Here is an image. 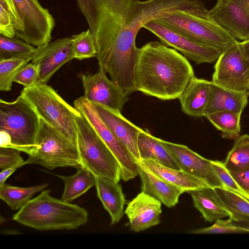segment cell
Listing matches in <instances>:
<instances>
[{"label":"cell","mask_w":249,"mask_h":249,"mask_svg":"<svg viewBox=\"0 0 249 249\" xmlns=\"http://www.w3.org/2000/svg\"><path fill=\"white\" fill-rule=\"evenodd\" d=\"M92 33L99 70L128 95L137 91L136 38L147 22L187 10L191 0H76Z\"/></svg>","instance_id":"obj_1"},{"label":"cell","mask_w":249,"mask_h":249,"mask_svg":"<svg viewBox=\"0 0 249 249\" xmlns=\"http://www.w3.org/2000/svg\"><path fill=\"white\" fill-rule=\"evenodd\" d=\"M195 76L188 59L162 43L151 41L139 49L137 91L162 100L178 98Z\"/></svg>","instance_id":"obj_2"},{"label":"cell","mask_w":249,"mask_h":249,"mask_svg":"<svg viewBox=\"0 0 249 249\" xmlns=\"http://www.w3.org/2000/svg\"><path fill=\"white\" fill-rule=\"evenodd\" d=\"M45 190L31 199L15 213L13 219L40 231L74 230L85 224L88 213L83 208L52 197Z\"/></svg>","instance_id":"obj_3"},{"label":"cell","mask_w":249,"mask_h":249,"mask_svg":"<svg viewBox=\"0 0 249 249\" xmlns=\"http://www.w3.org/2000/svg\"><path fill=\"white\" fill-rule=\"evenodd\" d=\"M39 117L77 147L76 117L80 113L65 102L50 86L36 83L21 92Z\"/></svg>","instance_id":"obj_4"},{"label":"cell","mask_w":249,"mask_h":249,"mask_svg":"<svg viewBox=\"0 0 249 249\" xmlns=\"http://www.w3.org/2000/svg\"><path fill=\"white\" fill-rule=\"evenodd\" d=\"M40 119L21 94L12 102L0 99V132L9 137L10 148L31 154L35 149Z\"/></svg>","instance_id":"obj_5"},{"label":"cell","mask_w":249,"mask_h":249,"mask_svg":"<svg viewBox=\"0 0 249 249\" xmlns=\"http://www.w3.org/2000/svg\"><path fill=\"white\" fill-rule=\"evenodd\" d=\"M175 31L196 41L224 52L238 41L212 20L209 11L178 10L156 19Z\"/></svg>","instance_id":"obj_6"},{"label":"cell","mask_w":249,"mask_h":249,"mask_svg":"<svg viewBox=\"0 0 249 249\" xmlns=\"http://www.w3.org/2000/svg\"><path fill=\"white\" fill-rule=\"evenodd\" d=\"M76 123L77 148L81 166L94 176L119 182L122 178L121 167L109 148L80 113L76 117Z\"/></svg>","instance_id":"obj_7"},{"label":"cell","mask_w":249,"mask_h":249,"mask_svg":"<svg viewBox=\"0 0 249 249\" xmlns=\"http://www.w3.org/2000/svg\"><path fill=\"white\" fill-rule=\"evenodd\" d=\"M25 164L40 165L50 170L81 166L78 148L41 118L35 149Z\"/></svg>","instance_id":"obj_8"},{"label":"cell","mask_w":249,"mask_h":249,"mask_svg":"<svg viewBox=\"0 0 249 249\" xmlns=\"http://www.w3.org/2000/svg\"><path fill=\"white\" fill-rule=\"evenodd\" d=\"M16 15L15 36L36 47L50 42L55 20L37 0H11Z\"/></svg>","instance_id":"obj_9"},{"label":"cell","mask_w":249,"mask_h":249,"mask_svg":"<svg viewBox=\"0 0 249 249\" xmlns=\"http://www.w3.org/2000/svg\"><path fill=\"white\" fill-rule=\"evenodd\" d=\"M73 104L74 108L91 124L117 159L121 167L122 178L127 181L135 178L139 174L137 161L101 120L95 106L84 96L74 100Z\"/></svg>","instance_id":"obj_10"},{"label":"cell","mask_w":249,"mask_h":249,"mask_svg":"<svg viewBox=\"0 0 249 249\" xmlns=\"http://www.w3.org/2000/svg\"><path fill=\"white\" fill-rule=\"evenodd\" d=\"M142 28L153 33L161 43L179 51L187 59L197 65L214 62L223 52L218 48L196 41L178 33L157 20L147 22Z\"/></svg>","instance_id":"obj_11"},{"label":"cell","mask_w":249,"mask_h":249,"mask_svg":"<svg viewBox=\"0 0 249 249\" xmlns=\"http://www.w3.org/2000/svg\"><path fill=\"white\" fill-rule=\"evenodd\" d=\"M213 82L239 91H249V62L238 41L223 52L214 66Z\"/></svg>","instance_id":"obj_12"},{"label":"cell","mask_w":249,"mask_h":249,"mask_svg":"<svg viewBox=\"0 0 249 249\" xmlns=\"http://www.w3.org/2000/svg\"><path fill=\"white\" fill-rule=\"evenodd\" d=\"M157 139L175 160L180 170L204 181L210 187H224L212 166L211 160L202 157L186 145Z\"/></svg>","instance_id":"obj_13"},{"label":"cell","mask_w":249,"mask_h":249,"mask_svg":"<svg viewBox=\"0 0 249 249\" xmlns=\"http://www.w3.org/2000/svg\"><path fill=\"white\" fill-rule=\"evenodd\" d=\"M84 90V97L92 104L121 111L128 101L123 89L109 80L100 70L94 74L79 75Z\"/></svg>","instance_id":"obj_14"},{"label":"cell","mask_w":249,"mask_h":249,"mask_svg":"<svg viewBox=\"0 0 249 249\" xmlns=\"http://www.w3.org/2000/svg\"><path fill=\"white\" fill-rule=\"evenodd\" d=\"M72 37L59 38L37 48L32 63L37 68V83L46 84L65 63L75 58Z\"/></svg>","instance_id":"obj_15"},{"label":"cell","mask_w":249,"mask_h":249,"mask_svg":"<svg viewBox=\"0 0 249 249\" xmlns=\"http://www.w3.org/2000/svg\"><path fill=\"white\" fill-rule=\"evenodd\" d=\"M210 18L237 40L249 39V13L242 0H217Z\"/></svg>","instance_id":"obj_16"},{"label":"cell","mask_w":249,"mask_h":249,"mask_svg":"<svg viewBox=\"0 0 249 249\" xmlns=\"http://www.w3.org/2000/svg\"><path fill=\"white\" fill-rule=\"evenodd\" d=\"M161 212V202L143 192L128 203L124 211L130 230L136 232L159 224Z\"/></svg>","instance_id":"obj_17"},{"label":"cell","mask_w":249,"mask_h":249,"mask_svg":"<svg viewBox=\"0 0 249 249\" xmlns=\"http://www.w3.org/2000/svg\"><path fill=\"white\" fill-rule=\"evenodd\" d=\"M93 105L103 123L128 149L134 159L137 161L139 160L138 139L140 133L143 130L124 117L121 111L99 105Z\"/></svg>","instance_id":"obj_18"},{"label":"cell","mask_w":249,"mask_h":249,"mask_svg":"<svg viewBox=\"0 0 249 249\" xmlns=\"http://www.w3.org/2000/svg\"><path fill=\"white\" fill-rule=\"evenodd\" d=\"M137 163L142 192L155 197L168 208L178 204L179 196L185 191L152 172L140 160Z\"/></svg>","instance_id":"obj_19"},{"label":"cell","mask_w":249,"mask_h":249,"mask_svg":"<svg viewBox=\"0 0 249 249\" xmlns=\"http://www.w3.org/2000/svg\"><path fill=\"white\" fill-rule=\"evenodd\" d=\"M249 91H239L210 83L209 97L205 115L212 112L228 110L242 113L248 102Z\"/></svg>","instance_id":"obj_20"},{"label":"cell","mask_w":249,"mask_h":249,"mask_svg":"<svg viewBox=\"0 0 249 249\" xmlns=\"http://www.w3.org/2000/svg\"><path fill=\"white\" fill-rule=\"evenodd\" d=\"M97 195L109 213L111 225L118 223L124 215L125 196L121 185L110 179L95 176Z\"/></svg>","instance_id":"obj_21"},{"label":"cell","mask_w":249,"mask_h":249,"mask_svg":"<svg viewBox=\"0 0 249 249\" xmlns=\"http://www.w3.org/2000/svg\"><path fill=\"white\" fill-rule=\"evenodd\" d=\"M210 81L194 76L178 99L182 111L194 117L204 116L208 104Z\"/></svg>","instance_id":"obj_22"},{"label":"cell","mask_w":249,"mask_h":249,"mask_svg":"<svg viewBox=\"0 0 249 249\" xmlns=\"http://www.w3.org/2000/svg\"><path fill=\"white\" fill-rule=\"evenodd\" d=\"M194 207L201 213L205 221L212 223L231 214L218 198L212 187L191 191Z\"/></svg>","instance_id":"obj_23"},{"label":"cell","mask_w":249,"mask_h":249,"mask_svg":"<svg viewBox=\"0 0 249 249\" xmlns=\"http://www.w3.org/2000/svg\"><path fill=\"white\" fill-rule=\"evenodd\" d=\"M139 160L152 172L185 192L210 187L204 181L180 170L164 166L151 160Z\"/></svg>","instance_id":"obj_24"},{"label":"cell","mask_w":249,"mask_h":249,"mask_svg":"<svg viewBox=\"0 0 249 249\" xmlns=\"http://www.w3.org/2000/svg\"><path fill=\"white\" fill-rule=\"evenodd\" d=\"M138 149L140 160H151L169 168L180 170L178 164L157 138L148 130H143L139 135Z\"/></svg>","instance_id":"obj_25"},{"label":"cell","mask_w":249,"mask_h":249,"mask_svg":"<svg viewBox=\"0 0 249 249\" xmlns=\"http://www.w3.org/2000/svg\"><path fill=\"white\" fill-rule=\"evenodd\" d=\"M64 183V189L61 199L71 203L74 199L95 186V176L83 166H80L76 173L69 176L56 175Z\"/></svg>","instance_id":"obj_26"},{"label":"cell","mask_w":249,"mask_h":249,"mask_svg":"<svg viewBox=\"0 0 249 249\" xmlns=\"http://www.w3.org/2000/svg\"><path fill=\"white\" fill-rule=\"evenodd\" d=\"M218 198L231 214L232 221L249 223V201L223 187L213 188Z\"/></svg>","instance_id":"obj_27"},{"label":"cell","mask_w":249,"mask_h":249,"mask_svg":"<svg viewBox=\"0 0 249 249\" xmlns=\"http://www.w3.org/2000/svg\"><path fill=\"white\" fill-rule=\"evenodd\" d=\"M48 186V184L37 185L29 187L14 186L4 183L0 186V198L13 211L20 210L36 193Z\"/></svg>","instance_id":"obj_28"},{"label":"cell","mask_w":249,"mask_h":249,"mask_svg":"<svg viewBox=\"0 0 249 249\" xmlns=\"http://www.w3.org/2000/svg\"><path fill=\"white\" fill-rule=\"evenodd\" d=\"M241 113L222 110L206 115L208 120L221 132L222 137L235 140L240 136Z\"/></svg>","instance_id":"obj_29"},{"label":"cell","mask_w":249,"mask_h":249,"mask_svg":"<svg viewBox=\"0 0 249 249\" xmlns=\"http://www.w3.org/2000/svg\"><path fill=\"white\" fill-rule=\"evenodd\" d=\"M37 48L21 39L0 36V60L32 59Z\"/></svg>","instance_id":"obj_30"},{"label":"cell","mask_w":249,"mask_h":249,"mask_svg":"<svg viewBox=\"0 0 249 249\" xmlns=\"http://www.w3.org/2000/svg\"><path fill=\"white\" fill-rule=\"evenodd\" d=\"M223 165L229 172L240 171L249 167V135H240L234 140Z\"/></svg>","instance_id":"obj_31"},{"label":"cell","mask_w":249,"mask_h":249,"mask_svg":"<svg viewBox=\"0 0 249 249\" xmlns=\"http://www.w3.org/2000/svg\"><path fill=\"white\" fill-rule=\"evenodd\" d=\"M71 37L75 59L81 60L96 56L95 41L93 35L89 29L73 35Z\"/></svg>","instance_id":"obj_32"},{"label":"cell","mask_w":249,"mask_h":249,"mask_svg":"<svg viewBox=\"0 0 249 249\" xmlns=\"http://www.w3.org/2000/svg\"><path fill=\"white\" fill-rule=\"evenodd\" d=\"M31 59L0 60V90L8 91L11 89L14 79L18 72Z\"/></svg>","instance_id":"obj_33"},{"label":"cell","mask_w":249,"mask_h":249,"mask_svg":"<svg viewBox=\"0 0 249 249\" xmlns=\"http://www.w3.org/2000/svg\"><path fill=\"white\" fill-rule=\"evenodd\" d=\"M16 15L11 0H0V34L14 37L15 36Z\"/></svg>","instance_id":"obj_34"},{"label":"cell","mask_w":249,"mask_h":249,"mask_svg":"<svg viewBox=\"0 0 249 249\" xmlns=\"http://www.w3.org/2000/svg\"><path fill=\"white\" fill-rule=\"evenodd\" d=\"M247 227L238 226L232 224L229 219L227 220L222 219L215 221L214 224L208 227L191 230L189 231L194 234H213L248 232Z\"/></svg>","instance_id":"obj_35"},{"label":"cell","mask_w":249,"mask_h":249,"mask_svg":"<svg viewBox=\"0 0 249 249\" xmlns=\"http://www.w3.org/2000/svg\"><path fill=\"white\" fill-rule=\"evenodd\" d=\"M211 163L223 184V188L237 194L249 201V194L246 192L233 179L230 172L224 166L223 162L218 160H211Z\"/></svg>","instance_id":"obj_36"},{"label":"cell","mask_w":249,"mask_h":249,"mask_svg":"<svg viewBox=\"0 0 249 249\" xmlns=\"http://www.w3.org/2000/svg\"><path fill=\"white\" fill-rule=\"evenodd\" d=\"M20 151L13 148L0 147V168L1 170L25 165Z\"/></svg>","instance_id":"obj_37"},{"label":"cell","mask_w":249,"mask_h":249,"mask_svg":"<svg viewBox=\"0 0 249 249\" xmlns=\"http://www.w3.org/2000/svg\"><path fill=\"white\" fill-rule=\"evenodd\" d=\"M37 78V68L36 65L31 63L27 64L18 72L13 81L23 85L24 87H28L36 83Z\"/></svg>","instance_id":"obj_38"},{"label":"cell","mask_w":249,"mask_h":249,"mask_svg":"<svg viewBox=\"0 0 249 249\" xmlns=\"http://www.w3.org/2000/svg\"><path fill=\"white\" fill-rule=\"evenodd\" d=\"M238 184L249 194V167L240 171L230 172Z\"/></svg>","instance_id":"obj_39"},{"label":"cell","mask_w":249,"mask_h":249,"mask_svg":"<svg viewBox=\"0 0 249 249\" xmlns=\"http://www.w3.org/2000/svg\"><path fill=\"white\" fill-rule=\"evenodd\" d=\"M17 169V168L16 167H13L1 170L0 173V186L5 183V180Z\"/></svg>","instance_id":"obj_40"},{"label":"cell","mask_w":249,"mask_h":249,"mask_svg":"<svg viewBox=\"0 0 249 249\" xmlns=\"http://www.w3.org/2000/svg\"><path fill=\"white\" fill-rule=\"evenodd\" d=\"M238 45L243 55L249 62V39L238 42Z\"/></svg>","instance_id":"obj_41"},{"label":"cell","mask_w":249,"mask_h":249,"mask_svg":"<svg viewBox=\"0 0 249 249\" xmlns=\"http://www.w3.org/2000/svg\"><path fill=\"white\" fill-rule=\"evenodd\" d=\"M246 8L249 13V0H242Z\"/></svg>","instance_id":"obj_42"},{"label":"cell","mask_w":249,"mask_h":249,"mask_svg":"<svg viewBox=\"0 0 249 249\" xmlns=\"http://www.w3.org/2000/svg\"><path fill=\"white\" fill-rule=\"evenodd\" d=\"M4 221V218L1 216H0V223L3 222Z\"/></svg>","instance_id":"obj_43"},{"label":"cell","mask_w":249,"mask_h":249,"mask_svg":"<svg viewBox=\"0 0 249 249\" xmlns=\"http://www.w3.org/2000/svg\"><path fill=\"white\" fill-rule=\"evenodd\" d=\"M248 230V232H249V227H247Z\"/></svg>","instance_id":"obj_44"}]
</instances>
